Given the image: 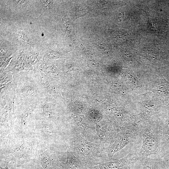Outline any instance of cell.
<instances>
[{"instance_id": "9c48e42d", "label": "cell", "mask_w": 169, "mask_h": 169, "mask_svg": "<svg viewBox=\"0 0 169 169\" xmlns=\"http://www.w3.org/2000/svg\"><path fill=\"white\" fill-rule=\"evenodd\" d=\"M140 169H159V160L157 158L147 157L140 161Z\"/></svg>"}, {"instance_id": "277c9868", "label": "cell", "mask_w": 169, "mask_h": 169, "mask_svg": "<svg viewBox=\"0 0 169 169\" xmlns=\"http://www.w3.org/2000/svg\"><path fill=\"white\" fill-rule=\"evenodd\" d=\"M142 137L140 126L132 123L120 127L115 133L110 144L106 149L108 156L112 161L114 154L120 151L130 143H138Z\"/></svg>"}, {"instance_id": "5b68a950", "label": "cell", "mask_w": 169, "mask_h": 169, "mask_svg": "<svg viewBox=\"0 0 169 169\" xmlns=\"http://www.w3.org/2000/svg\"><path fill=\"white\" fill-rule=\"evenodd\" d=\"M142 143L139 153L141 160L151 155H158L162 140L161 129L155 124L146 123L139 126Z\"/></svg>"}, {"instance_id": "7a4b0ae2", "label": "cell", "mask_w": 169, "mask_h": 169, "mask_svg": "<svg viewBox=\"0 0 169 169\" xmlns=\"http://www.w3.org/2000/svg\"><path fill=\"white\" fill-rule=\"evenodd\" d=\"M23 142L17 147L11 149L0 150V160L8 166L10 162L17 167L31 161H34L37 146L34 133L24 136Z\"/></svg>"}, {"instance_id": "3957f363", "label": "cell", "mask_w": 169, "mask_h": 169, "mask_svg": "<svg viewBox=\"0 0 169 169\" xmlns=\"http://www.w3.org/2000/svg\"><path fill=\"white\" fill-rule=\"evenodd\" d=\"M34 133L37 145L53 147L63 139V130L54 122L35 116Z\"/></svg>"}, {"instance_id": "8992f818", "label": "cell", "mask_w": 169, "mask_h": 169, "mask_svg": "<svg viewBox=\"0 0 169 169\" xmlns=\"http://www.w3.org/2000/svg\"><path fill=\"white\" fill-rule=\"evenodd\" d=\"M34 161L44 169H61V162L53 147L37 145Z\"/></svg>"}, {"instance_id": "6da1fadb", "label": "cell", "mask_w": 169, "mask_h": 169, "mask_svg": "<svg viewBox=\"0 0 169 169\" xmlns=\"http://www.w3.org/2000/svg\"><path fill=\"white\" fill-rule=\"evenodd\" d=\"M63 134V142L66 149L71 151L89 169L111 161L103 146L86 140L75 129L64 130Z\"/></svg>"}, {"instance_id": "ba28073f", "label": "cell", "mask_w": 169, "mask_h": 169, "mask_svg": "<svg viewBox=\"0 0 169 169\" xmlns=\"http://www.w3.org/2000/svg\"><path fill=\"white\" fill-rule=\"evenodd\" d=\"M66 150V161L65 163L61 162V169H89L71 151Z\"/></svg>"}, {"instance_id": "30bf717a", "label": "cell", "mask_w": 169, "mask_h": 169, "mask_svg": "<svg viewBox=\"0 0 169 169\" xmlns=\"http://www.w3.org/2000/svg\"><path fill=\"white\" fill-rule=\"evenodd\" d=\"M15 2L18 4H22L26 2V1H23V0H17V1H15Z\"/></svg>"}, {"instance_id": "8fae6325", "label": "cell", "mask_w": 169, "mask_h": 169, "mask_svg": "<svg viewBox=\"0 0 169 169\" xmlns=\"http://www.w3.org/2000/svg\"><path fill=\"white\" fill-rule=\"evenodd\" d=\"M0 169H9V167L7 165H6V166L4 167H2L0 166Z\"/></svg>"}, {"instance_id": "52a82bcc", "label": "cell", "mask_w": 169, "mask_h": 169, "mask_svg": "<svg viewBox=\"0 0 169 169\" xmlns=\"http://www.w3.org/2000/svg\"><path fill=\"white\" fill-rule=\"evenodd\" d=\"M141 160L139 153L130 152L119 160L105 162L90 169H132L135 164Z\"/></svg>"}]
</instances>
